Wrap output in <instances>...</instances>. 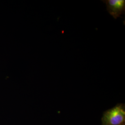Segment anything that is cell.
<instances>
[{
	"mask_svg": "<svg viewBox=\"0 0 125 125\" xmlns=\"http://www.w3.org/2000/svg\"><path fill=\"white\" fill-rule=\"evenodd\" d=\"M103 125H122L125 121V111L123 104H119L103 114Z\"/></svg>",
	"mask_w": 125,
	"mask_h": 125,
	"instance_id": "cell-1",
	"label": "cell"
},
{
	"mask_svg": "<svg viewBox=\"0 0 125 125\" xmlns=\"http://www.w3.org/2000/svg\"><path fill=\"white\" fill-rule=\"evenodd\" d=\"M103 1L106 4L108 12L115 19L125 13V0H105Z\"/></svg>",
	"mask_w": 125,
	"mask_h": 125,
	"instance_id": "cell-2",
	"label": "cell"
},
{
	"mask_svg": "<svg viewBox=\"0 0 125 125\" xmlns=\"http://www.w3.org/2000/svg\"><path fill=\"white\" fill-rule=\"evenodd\" d=\"M124 125V124H123V125Z\"/></svg>",
	"mask_w": 125,
	"mask_h": 125,
	"instance_id": "cell-3",
	"label": "cell"
}]
</instances>
